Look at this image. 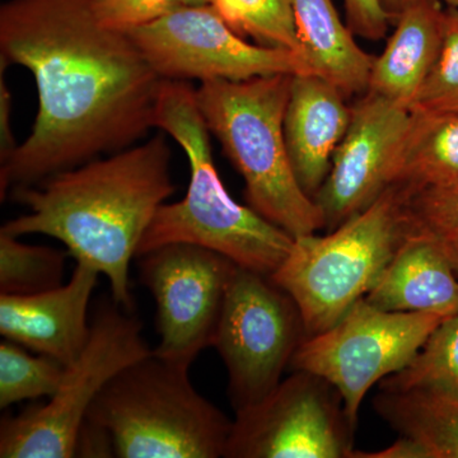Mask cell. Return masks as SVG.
<instances>
[{"label": "cell", "mask_w": 458, "mask_h": 458, "mask_svg": "<svg viewBox=\"0 0 458 458\" xmlns=\"http://www.w3.org/2000/svg\"><path fill=\"white\" fill-rule=\"evenodd\" d=\"M405 192L388 186L325 236L294 238L270 279L294 301L306 337L335 325L375 286L405 240Z\"/></svg>", "instance_id": "obj_6"}, {"label": "cell", "mask_w": 458, "mask_h": 458, "mask_svg": "<svg viewBox=\"0 0 458 458\" xmlns=\"http://www.w3.org/2000/svg\"><path fill=\"white\" fill-rule=\"evenodd\" d=\"M379 388L424 390L458 400V313L443 319L408 366Z\"/></svg>", "instance_id": "obj_21"}, {"label": "cell", "mask_w": 458, "mask_h": 458, "mask_svg": "<svg viewBox=\"0 0 458 458\" xmlns=\"http://www.w3.org/2000/svg\"><path fill=\"white\" fill-rule=\"evenodd\" d=\"M364 300L384 311L450 318L458 313V276L434 238L408 231Z\"/></svg>", "instance_id": "obj_16"}, {"label": "cell", "mask_w": 458, "mask_h": 458, "mask_svg": "<svg viewBox=\"0 0 458 458\" xmlns=\"http://www.w3.org/2000/svg\"><path fill=\"white\" fill-rule=\"evenodd\" d=\"M11 192L29 212L0 232L56 238L75 261L106 276L114 302L134 310L131 262L156 213L174 192L164 134Z\"/></svg>", "instance_id": "obj_2"}, {"label": "cell", "mask_w": 458, "mask_h": 458, "mask_svg": "<svg viewBox=\"0 0 458 458\" xmlns=\"http://www.w3.org/2000/svg\"><path fill=\"white\" fill-rule=\"evenodd\" d=\"M454 181H458V114L412 111L388 186L410 195Z\"/></svg>", "instance_id": "obj_19"}, {"label": "cell", "mask_w": 458, "mask_h": 458, "mask_svg": "<svg viewBox=\"0 0 458 458\" xmlns=\"http://www.w3.org/2000/svg\"><path fill=\"white\" fill-rule=\"evenodd\" d=\"M155 126L170 134L186 153L190 183L182 200L159 208L137 258L168 243H191L270 276L291 251L294 238L228 194L214 165L197 89L185 81H162Z\"/></svg>", "instance_id": "obj_3"}, {"label": "cell", "mask_w": 458, "mask_h": 458, "mask_svg": "<svg viewBox=\"0 0 458 458\" xmlns=\"http://www.w3.org/2000/svg\"><path fill=\"white\" fill-rule=\"evenodd\" d=\"M352 458H430L423 445L412 439L401 437L393 445L377 452H352Z\"/></svg>", "instance_id": "obj_31"}, {"label": "cell", "mask_w": 458, "mask_h": 458, "mask_svg": "<svg viewBox=\"0 0 458 458\" xmlns=\"http://www.w3.org/2000/svg\"><path fill=\"white\" fill-rule=\"evenodd\" d=\"M209 4L241 38L302 56L292 0H210Z\"/></svg>", "instance_id": "obj_23"}, {"label": "cell", "mask_w": 458, "mask_h": 458, "mask_svg": "<svg viewBox=\"0 0 458 458\" xmlns=\"http://www.w3.org/2000/svg\"><path fill=\"white\" fill-rule=\"evenodd\" d=\"M441 2L445 3L448 7L457 9L458 11V0H441Z\"/></svg>", "instance_id": "obj_35"}, {"label": "cell", "mask_w": 458, "mask_h": 458, "mask_svg": "<svg viewBox=\"0 0 458 458\" xmlns=\"http://www.w3.org/2000/svg\"><path fill=\"white\" fill-rule=\"evenodd\" d=\"M182 5L185 0H92L98 22L123 33L149 25Z\"/></svg>", "instance_id": "obj_27"}, {"label": "cell", "mask_w": 458, "mask_h": 458, "mask_svg": "<svg viewBox=\"0 0 458 458\" xmlns=\"http://www.w3.org/2000/svg\"><path fill=\"white\" fill-rule=\"evenodd\" d=\"M5 66V62L0 59V164L7 161L18 147L11 129L12 98L4 81Z\"/></svg>", "instance_id": "obj_30"}, {"label": "cell", "mask_w": 458, "mask_h": 458, "mask_svg": "<svg viewBox=\"0 0 458 458\" xmlns=\"http://www.w3.org/2000/svg\"><path fill=\"white\" fill-rule=\"evenodd\" d=\"M411 117L410 108L369 92L352 105L351 125L313 198L325 229L339 227L385 191Z\"/></svg>", "instance_id": "obj_13"}, {"label": "cell", "mask_w": 458, "mask_h": 458, "mask_svg": "<svg viewBox=\"0 0 458 458\" xmlns=\"http://www.w3.org/2000/svg\"><path fill=\"white\" fill-rule=\"evenodd\" d=\"M65 367L47 355H32L25 346L3 340L0 343V409L22 401L53 396Z\"/></svg>", "instance_id": "obj_24"}, {"label": "cell", "mask_w": 458, "mask_h": 458, "mask_svg": "<svg viewBox=\"0 0 458 458\" xmlns=\"http://www.w3.org/2000/svg\"><path fill=\"white\" fill-rule=\"evenodd\" d=\"M153 352L134 311L113 297L102 300L90 318L89 342L65 367L59 387L44 405H31L0 423L2 458H71L90 406L120 370Z\"/></svg>", "instance_id": "obj_7"}, {"label": "cell", "mask_w": 458, "mask_h": 458, "mask_svg": "<svg viewBox=\"0 0 458 458\" xmlns=\"http://www.w3.org/2000/svg\"><path fill=\"white\" fill-rule=\"evenodd\" d=\"M411 111L458 114L457 9H445L441 50Z\"/></svg>", "instance_id": "obj_25"}, {"label": "cell", "mask_w": 458, "mask_h": 458, "mask_svg": "<svg viewBox=\"0 0 458 458\" xmlns=\"http://www.w3.org/2000/svg\"><path fill=\"white\" fill-rule=\"evenodd\" d=\"M0 59L35 78L31 134L0 164V195L41 182L155 128L162 78L129 35L102 26L92 0H11L0 8Z\"/></svg>", "instance_id": "obj_1"}, {"label": "cell", "mask_w": 458, "mask_h": 458, "mask_svg": "<svg viewBox=\"0 0 458 458\" xmlns=\"http://www.w3.org/2000/svg\"><path fill=\"white\" fill-rule=\"evenodd\" d=\"M355 427L321 377L294 370L264 399L237 410L225 458H352Z\"/></svg>", "instance_id": "obj_10"}, {"label": "cell", "mask_w": 458, "mask_h": 458, "mask_svg": "<svg viewBox=\"0 0 458 458\" xmlns=\"http://www.w3.org/2000/svg\"><path fill=\"white\" fill-rule=\"evenodd\" d=\"M445 318L437 313L384 311L361 298L335 325L304 337L289 367L333 385L355 427L370 387L405 369Z\"/></svg>", "instance_id": "obj_8"}, {"label": "cell", "mask_w": 458, "mask_h": 458, "mask_svg": "<svg viewBox=\"0 0 458 458\" xmlns=\"http://www.w3.org/2000/svg\"><path fill=\"white\" fill-rule=\"evenodd\" d=\"M74 457H114L110 433L86 419L75 441Z\"/></svg>", "instance_id": "obj_29"}, {"label": "cell", "mask_w": 458, "mask_h": 458, "mask_svg": "<svg viewBox=\"0 0 458 458\" xmlns=\"http://www.w3.org/2000/svg\"><path fill=\"white\" fill-rule=\"evenodd\" d=\"M99 276L77 261L66 284L36 294H0V334L69 366L89 342V306Z\"/></svg>", "instance_id": "obj_14"}, {"label": "cell", "mask_w": 458, "mask_h": 458, "mask_svg": "<svg viewBox=\"0 0 458 458\" xmlns=\"http://www.w3.org/2000/svg\"><path fill=\"white\" fill-rule=\"evenodd\" d=\"M126 35L162 80L203 83L311 74L293 51L250 44L210 4L182 5Z\"/></svg>", "instance_id": "obj_11"}, {"label": "cell", "mask_w": 458, "mask_h": 458, "mask_svg": "<svg viewBox=\"0 0 458 458\" xmlns=\"http://www.w3.org/2000/svg\"><path fill=\"white\" fill-rule=\"evenodd\" d=\"M346 98L318 75L292 77L284 117L286 147L298 182L312 199L324 185L351 125L352 106Z\"/></svg>", "instance_id": "obj_15"}, {"label": "cell", "mask_w": 458, "mask_h": 458, "mask_svg": "<svg viewBox=\"0 0 458 458\" xmlns=\"http://www.w3.org/2000/svg\"><path fill=\"white\" fill-rule=\"evenodd\" d=\"M18 238L0 232V294H36L64 284L68 251Z\"/></svg>", "instance_id": "obj_22"}, {"label": "cell", "mask_w": 458, "mask_h": 458, "mask_svg": "<svg viewBox=\"0 0 458 458\" xmlns=\"http://www.w3.org/2000/svg\"><path fill=\"white\" fill-rule=\"evenodd\" d=\"M432 238L439 243L442 251L445 252V256H447L448 261L451 262L452 267L456 271L458 276V240H441V238Z\"/></svg>", "instance_id": "obj_33"}, {"label": "cell", "mask_w": 458, "mask_h": 458, "mask_svg": "<svg viewBox=\"0 0 458 458\" xmlns=\"http://www.w3.org/2000/svg\"><path fill=\"white\" fill-rule=\"evenodd\" d=\"M409 232L458 240V181L406 195Z\"/></svg>", "instance_id": "obj_26"}, {"label": "cell", "mask_w": 458, "mask_h": 458, "mask_svg": "<svg viewBox=\"0 0 458 458\" xmlns=\"http://www.w3.org/2000/svg\"><path fill=\"white\" fill-rule=\"evenodd\" d=\"M346 25L355 36L378 41L385 38L391 21L382 0H344Z\"/></svg>", "instance_id": "obj_28"}, {"label": "cell", "mask_w": 458, "mask_h": 458, "mask_svg": "<svg viewBox=\"0 0 458 458\" xmlns=\"http://www.w3.org/2000/svg\"><path fill=\"white\" fill-rule=\"evenodd\" d=\"M443 17L441 0H419L406 9L373 60L367 92L411 110L441 50Z\"/></svg>", "instance_id": "obj_17"}, {"label": "cell", "mask_w": 458, "mask_h": 458, "mask_svg": "<svg viewBox=\"0 0 458 458\" xmlns=\"http://www.w3.org/2000/svg\"><path fill=\"white\" fill-rule=\"evenodd\" d=\"M304 337L294 301L270 276L238 267L213 344L227 369L236 411L264 399L282 381Z\"/></svg>", "instance_id": "obj_9"}, {"label": "cell", "mask_w": 458, "mask_h": 458, "mask_svg": "<svg viewBox=\"0 0 458 458\" xmlns=\"http://www.w3.org/2000/svg\"><path fill=\"white\" fill-rule=\"evenodd\" d=\"M188 5H203L209 4L210 0H185Z\"/></svg>", "instance_id": "obj_34"}, {"label": "cell", "mask_w": 458, "mask_h": 458, "mask_svg": "<svg viewBox=\"0 0 458 458\" xmlns=\"http://www.w3.org/2000/svg\"><path fill=\"white\" fill-rule=\"evenodd\" d=\"M419 0H382V4L391 22H394L412 4Z\"/></svg>", "instance_id": "obj_32"}, {"label": "cell", "mask_w": 458, "mask_h": 458, "mask_svg": "<svg viewBox=\"0 0 458 458\" xmlns=\"http://www.w3.org/2000/svg\"><path fill=\"white\" fill-rule=\"evenodd\" d=\"M301 55L310 73L324 78L346 98L366 93L375 56L355 41L333 0H292Z\"/></svg>", "instance_id": "obj_18"}, {"label": "cell", "mask_w": 458, "mask_h": 458, "mask_svg": "<svg viewBox=\"0 0 458 458\" xmlns=\"http://www.w3.org/2000/svg\"><path fill=\"white\" fill-rule=\"evenodd\" d=\"M189 370L152 352L102 388L87 419L110 433L114 457H225L232 421L198 393Z\"/></svg>", "instance_id": "obj_5"}, {"label": "cell", "mask_w": 458, "mask_h": 458, "mask_svg": "<svg viewBox=\"0 0 458 458\" xmlns=\"http://www.w3.org/2000/svg\"><path fill=\"white\" fill-rule=\"evenodd\" d=\"M140 282L156 303L158 357L191 367L213 346L238 265L191 243H168L138 256Z\"/></svg>", "instance_id": "obj_12"}, {"label": "cell", "mask_w": 458, "mask_h": 458, "mask_svg": "<svg viewBox=\"0 0 458 458\" xmlns=\"http://www.w3.org/2000/svg\"><path fill=\"white\" fill-rule=\"evenodd\" d=\"M291 74L209 81L197 89L205 125L245 180L247 205L292 237L325 228L318 204L298 182L284 117Z\"/></svg>", "instance_id": "obj_4"}, {"label": "cell", "mask_w": 458, "mask_h": 458, "mask_svg": "<svg viewBox=\"0 0 458 458\" xmlns=\"http://www.w3.org/2000/svg\"><path fill=\"white\" fill-rule=\"evenodd\" d=\"M375 409L401 437L430 458H458V400L424 390L381 388Z\"/></svg>", "instance_id": "obj_20"}]
</instances>
